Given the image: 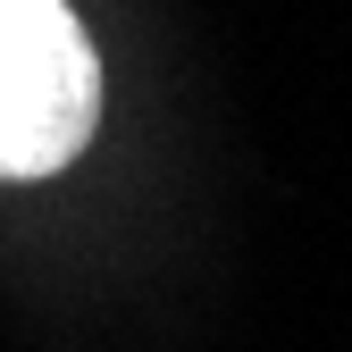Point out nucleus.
<instances>
[{
    "instance_id": "obj_1",
    "label": "nucleus",
    "mask_w": 352,
    "mask_h": 352,
    "mask_svg": "<svg viewBox=\"0 0 352 352\" xmlns=\"http://www.w3.org/2000/svg\"><path fill=\"white\" fill-rule=\"evenodd\" d=\"M101 135V51L67 0H0V185H42Z\"/></svg>"
}]
</instances>
